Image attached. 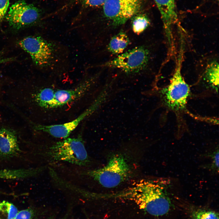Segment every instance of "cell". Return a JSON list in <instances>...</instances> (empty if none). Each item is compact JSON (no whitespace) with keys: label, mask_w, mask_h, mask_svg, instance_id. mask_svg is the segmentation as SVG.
Listing matches in <instances>:
<instances>
[{"label":"cell","mask_w":219,"mask_h":219,"mask_svg":"<svg viewBox=\"0 0 219 219\" xmlns=\"http://www.w3.org/2000/svg\"><path fill=\"white\" fill-rule=\"evenodd\" d=\"M170 185L168 179H143L119 192L106 195V197L132 201L151 215L162 216L168 213L172 207L168 193Z\"/></svg>","instance_id":"1"},{"label":"cell","mask_w":219,"mask_h":219,"mask_svg":"<svg viewBox=\"0 0 219 219\" xmlns=\"http://www.w3.org/2000/svg\"><path fill=\"white\" fill-rule=\"evenodd\" d=\"M18 44L29 54L36 65L43 71L54 73L69 71V51L61 43L36 35L24 38Z\"/></svg>","instance_id":"2"},{"label":"cell","mask_w":219,"mask_h":219,"mask_svg":"<svg viewBox=\"0 0 219 219\" xmlns=\"http://www.w3.org/2000/svg\"><path fill=\"white\" fill-rule=\"evenodd\" d=\"M35 153L46 162L51 164L63 162L85 167L90 162L81 136L68 137L51 145L42 146Z\"/></svg>","instance_id":"3"},{"label":"cell","mask_w":219,"mask_h":219,"mask_svg":"<svg viewBox=\"0 0 219 219\" xmlns=\"http://www.w3.org/2000/svg\"><path fill=\"white\" fill-rule=\"evenodd\" d=\"M79 173L81 176L90 178L104 187L112 188L127 180L130 175L131 170L124 157L117 154L112 156L102 168L83 170Z\"/></svg>","instance_id":"4"},{"label":"cell","mask_w":219,"mask_h":219,"mask_svg":"<svg viewBox=\"0 0 219 219\" xmlns=\"http://www.w3.org/2000/svg\"><path fill=\"white\" fill-rule=\"evenodd\" d=\"M181 50L177 59L174 72L168 86L162 90V93L166 105L176 111L185 108L190 95V88L181 74L182 53Z\"/></svg>","instance_id":"5"},{"label":"cell","mask_w":219,"mask_h":219,"mask_svg":"<svg viewBox=\"0 0 219 219\" xmlns=\"http://www.w3.org/2000/svg\"><path fill=\"white\" fill-rule=\"evenodd\" d=\"M149 58L148 50L144 46H138L120 54L103 66L119 69L128 73H135L145 68Z\"/></svg>","instance_id":"6"},{"label":"cell","mask_w":219,"mask_h":219,"mask_svg":"<svg viewBox=\"0 0 219 219\" xmlns=\"http://www.w3.org/2000/svg\"><path fill=\"white\" fill-rule=\"evenodd\" d=\"M142 0H106L103 5L105 16L115 26L123 24L140 10Z\"/></svg>","instance_id":"7"},{"label":"cell","mask_w":219,"mask_h":219,"mask_svg":"<svg viewBox=\"0 0 219 219\" xmlns=\"http://www.w3.org/2000/svg\"><path fill=\"white\" fill-rule=\"evenodd\" d=\"M6 17L10 26L18 30L37 23L41 14L39 9L33 5L20 0L10 7Z\"/></svg>","instance_id":"8"},{"label":"cell","mask_w":219,"mask_h":219,"mask_svg":"<svg viewBox=\"0 0 219 219\" xmlns=\"http://www.w3.org/2000/svg\"><path fill=\"white\" fill-rule=\"evenodd\" d=\"M99 103V99H98L78 117L70 122L55 125L35 124L33 126L34 129L39 131L47 133L55 137L66 138L82 120L94 112Z\"/></svg>","instance_id":"9"},{"label":"cell","mask_w":219,"mask_h":219,"mask_svg":"<svg viewBox=\"0 0 219 219\" xmlns=\"http://www.w3.org/2000/svg\"><path fill=\"white\" fill-rule=\"evenodd\" d=\"M94 78L85 79L77 86L68 89H54V108L69 104L83 96L93 83Z\"/></svg>","instance_id":"10"},{"label":"cell","mask_w":219,"mask_h":219,"mask_svg":"<svg viewBox=\"0 0 219 219\" xmlns=\"http://www.w3.org/2000/svg\"><path fill=\"white\" fill-rule=\"evenodd\" d=\"M20 152L15 132L8 128L0 127V159H10L18 156Z\"/></svg>","instance_id":"11"},{"label":"cell","mask_w":219,"mask_h":219,"mask_svg":"<svg viewBox=\"0 0 219 219\" xmlns=\"http://www.w3.org/2000/svg\"><path fill=\"white\" fill-rule=\"evenodd\" d=\"M160 13L165 33L170 45H172V28L178 18L174 0H154Z\"/></svg>","instance_id":"12"},{"label":"cell","mask_w":219,"mask_h":219,"mask_svg":"<svg viewBox=\"0 0 219 219\" xmlns=\"http://www.w3.org/2000/svg\"><path fill=\"white\" fill-rule=\"evenodd\" d=\"M130 40L127 34L121 31L113 36L107 46L108 50L114 54L122 53L130 43Z\"/></svg>","instance_id":"13"},{"label":"cell","mask_w":219,"mask_h":219,"mask_svg":"<svg viewBox=\"0 0 219 219\" xmlns=\"http://www.w3.org/2000/svg\"><path fill=\"white\" fill-rule=\"evenodd\" d=\"M54 89L45 88L40 89L33 95L34 101L41 108L54 109Z\"/></svg>","instance_id":"14"},{"label":"cell","mask_w":219,"mask_h":219,"mask_svg":"<svg viewBox=\"0 0 219 219\" xmlns=\"http://www.w3.org/2000/svg\"><path fill=\"white\" fill-rule=\"evenodd\" d=\"M219 70L218 63L213 61L207 66L205 73L209 84L217 92L219 87Z\"/></svg>","instance_id":"15"},{"label":"cell","mask_w":219,"mask_h":219,"mask_svg":"<svg viewBox=\"0 0 219 219\" xmlns=\"http://www.w3.org/2000/svg\"><path fill=\"white\" fill-rule=\"evenodd\" d=\"M18 212L12 203L6 201L0 203V219H14Z\"/></svg>","instance_id":"16"},{"label":"cell","mask_w":219,"mask_h":219,"mask_svg":"<svg viewBox=\"0 0 219 219\" xmlns=\"http://www.w3.org/2000/svg\"><path fill=\"white\" fill-rule=\"evenodd\" d=\"M150 24L149 20L147 17L140 15L133 19L132 23V29L135 33L139 35L143 33Z\"/></svg>","instance_id":"17"},{"label":"cell","mask_w":219,"mask_h":219,"mask_svg":"<svg viewBox=\"0 0 219 219\" xmlns=\"http://www.w3.org/2000/svg\"><path fill=\"white\" fill-rule=\"evenodd\" d=\"M190 214L193 219H219L217 212L207 209H195L192 210Z\"/></svg>","instance_id":"18"},{"label":"cell","mask_w":219,"mask_h":219,"mask_svg":"<svg viewBox=\"0 0 219 219\" xmlns=\"http://www.w3.org/2000/svg\"><path fill=\"white\" fill-rule=\"evenodd\" d=\"M35 212L31 208L22 210L18 212L14 219H34Z\"/></svg>","instance_id":"19"},{"label":"cell","mask_w":219,"mask_h":219,"mask_svg":"<svg viewBox=\"0 0 219 219\" xmlns=\"http://www.w3.org/2000/svg\"><path fill=\"white\" fill-rule=\"evenodd\" d=\"M9 0H0V22L3 19L9 5Z\"/></svg>","instance_id":"20"},{"label":"cell","mask_w":219,"mask_h":219,"mask_svg":"<svg viewBox=\"0 0 219 219\" xmlns=\"http://www.w3.org/2000/svg\"><path fill=\"white\" fill-rule=\"evenodd\" d=\"M212 164L211 168L218 172L219 167V151L218 149L216 150L211 155Z\"/></svg>","instance_id":"21"},{"label":"cell","mask_w":219,"mask_h":219,"mask_svg":"<svg viewBox=\"0 0 219 219\" xmlns=\"http://www.w3.org/2000/svg\"><path fill=\"white\" fill-rule=\"evenodd\" d=\"M106 0H81L85 5L89 7H97L103 5Z\"/></svg>","instance_id":"22"},{"label":"cell","mask_w":219,"mask_h":219,"mask_svg":"<svg viewBox=\"0 0 219 219\" xmlns=\"http://www.w3.org/2000/svg\"><path fill=\"white\" fill-rule=\"evenodd\" d=\"M14 60L13 58H5L2 57L0 54V64L12 61Z\"/></svg>","instance_id":"23"}]
</instances>
